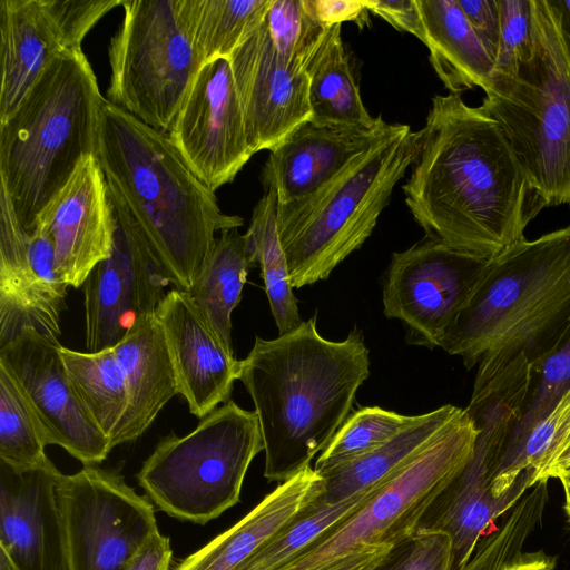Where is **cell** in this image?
Returning a JSON list of instances; mask_svg holds the SVG:
<instances>
[{"mask_svg":"<svg viewBox=\"0 0 570 570\" xmlns=\"http://www.w3.org/2000/svg\"><path fill=\"white\" fill-rule=\"evenodd\" d=\"M403 186L425 236L487 258L524 239L547 204L499 122L460 95H435Z\"/></svg>","mask_w":570,"mask_h":570,"instance_id":"cell-1","label":"cell"},{"mask_svg":"<svg viewBox=\"0 0 570 570\" xmlns=\"http://www.w3.org/2000/svg\"><path fill=\"white\" fill-rule=\"evenodd\" d=\"M313 315L273 340L255 337L239 361L264 442V476L285 482L306 468L351 414L370 375V353L354 328L344 341L324 338Z\"/></svg>","mask_w":570,"mask_h":570,"instance_id":"cell-2","label":"cell"},{"mask_svg":"<svg viewBox=\"0 0 570 570\" xmlns=\"http://www.w3.org/2000/svg\"><path fill=\"white\" fill-rule=\"evenodd\" d=\"M96 157L108 189L134 217L177 289L189 291L216 233L244 220L227 215L166 132L106 99Z\"/></svg>","mask_w":570,"mask_h":570,"instance_id":"cell-3","label":"cell"},{"mask_svg":"<svg viewBox=\"0 0 570 570\" xmlns=\"http://www.w3.org/2000/svg\"><path fill=\"white\" fill-rule=\"evenodd\" d=\"M570 320V225L491 257L441 347L470 370L482 360L529 363L548 353Z\"/></svg>","mask_w":570,"mask_h":570,"instance_id":"cell-4","label":"cell"},{"mask_svg":"<svg viewBox=\"0 0 570 570\" xmlns=\"http://www.w3.org/2000/svg\"><path fill=\"white\" fill-rule=\"evenodd\" d=\"M105 102L79 48L53 59L0 122V186L27 232L80 161L96 156Z\"/></svg>","mask_w":570,"mask_h":570,"instance_id":"cell-5","label":"cell"},{"mask_svg":"<svg viewBox=\"0 0 570 570\" xmlns=\"http://www.w3.org/2000/svg\"><path fill=\"white\" fill-rule=\"evenodd\" d=\"M417 134L393 124L312 197L277 206V228L293 288L326 279L371 236L392 191L412 166Z\"/></svg>","mask_w":570,"mask_h":570,"instance_id":"cell-6","label":"cell"},{"mask_svg":"<svg viewBox=\"0 0 570 570\" xmlns=\"http://www.w3.org/2000/svg\"><path fill=\"white\" fill-rule=\"evenodd\" d=\"M532 52L481 106L499 122L548 206H570V30L553 0H532Z\"/></svg>","mask_w":570,"mask_h":570,"instance_id":"cell-7","label":"cell"},{"mask_svg":"<svg viewBox=\"0 0 570 570\" xmlns=\"http://www.w3.org/2000/svg\"><path fill=\"white\" fill-rule=\"evenodd\" d=\"M528 382V368L520 364L475 375L471 400L464 409L478 430L473 453L433 498L415 528L450 537L452 570L469 562L494 519L510 511L534 485V473L523 471L503 495L497 498L491 491L504 449L519 422Z\"/></svg>","mask_w":570,"mask_h":570,"instance_id":"cell-8","label":"cell"},{"mask_svg":"<svg viewBox=\"0 0 570 570\" xmlns=\"http://www.w3.org/2000/svg\"><path fill=\"white\" fill-rule=\"evenodd\" d=\"M261 451L255 411L229 400L188 434L159 440L136 478L159 510L203 525L239 502L246 472Z\"/></svg>","mask_w":570,"mask_h":570,"instance_id":"cell-9","label":"cell"},{"mask_svg":"<svg viewBox=\"0 0 570 570\" xmlns=\"http://www.w3.org/2000/svg\"><path fill=\"white\" fill-rule=\"evenodd\" d=\"M478 430L464 409L421 451L386 478L348 518L282 570H321L366 547L411 535L433 498L470 460Z\"/></svg>","mask_w":570,"mask_h":570,"instance_id":"cell-10","label":"cell"},{"mask_svg":"<svg viewBox=\"0 0 570 570\" xmlns=\"http://www.w3.org/2000/svg\"><path fill=\"white\" fill-rule=\"evenodd\" d=\"M110 39L107 100L167 132L203 66L178 11V0H122Z\"/></svg>","mask_w":570,"mask_h":570,"instance_id":"cell-11","label":"cell"},{"mask_svg":"<svg viewBox=\"0 0 570 570\" xmlns=\"http://www.w3.org/2000/svg\"><path fill=\"white\" fill-rule=\"evenodd\" d=\"M59 491L69 570H127L159 531L150 500L116 470L91 465L62 474Z\"/></svg>","mask_w":570,"mask_h":570,"instance_id":"cell-12","label":"cell"},{"mask_svg":"<svg viewBox=\"0 0 570 570\" xmlns=\"http://www.w3.org/2000/svg\"><path fill=\"white\" fill-rule=\"evenodd\" d=\"M489 259L429 236L393 253L383 283L384 315L403 322L411 344L441 347Z\"/></svg>","mask_w":570,"mask_h":570,"instance_id":"cell-13","label":"cell"},{"mask_svg":"<svg viewBox=\"0 0 570 570\" xmlns=\"http://www.w3.org/2000/svg\"><path fill=\"white\" fill-rule=\"evenodd\" d=\"M108 193L115 218L112 252L82 284L88 352L115 347L136 323L155 315L171 284L124 203Z\"/></svg>","mask_w":570,"mask_h":570,"instance_id":"cell-14","label":"cell"},{"mask_svg":"<svg viewBox=\"0 0 570 570\" xmlns=\"http://www.w3.org/2000/svg\"><path fill=\"white\" fill-rule=\"evenodd\" d=\"M122 0H0V122L17 109L53 59L81 48L91 28Z\"/></svg>","mask_w":570,"mask_h":570,"instance_id":"cell-15","label":"cell"},{"mask_svg":"<svg viewBox=\"0 0 570 570\" xmlns=\"http://www.w3.org/2000/svg\"><path fill=\"white\" fill-rule=\"evenodd\" d=\"M61 344L32 328L0 347V366L31 409L47 445H59L83 466L99 465L112 450L67 373Z\"/></svg>","mask_w":570,"mask_h":570,"instance_id":"cell-16","label":"cell"},{"mask_svg":"<svg viewBox=\"0 0 570 570\" xmlns=\"http://www.w3.org/2000/svg\"><path fill=\"white\" fill-rule=\"evenodd\" d=\"M166 134L210 190L235 179L253 153L228 58L200 67Z\"/></svg>","mask_w":570,"mask_h":570,"instance_id":"cell-17","label":"cell"},{"mask_svg":"<svg viewBox=\"0 0 570 570\" xmlns=\"http://www.w3.org/2000/svg\"><path fill=\"white\" fill-rule=\"evenodd\" d=\"M67 289L49 235L27 232L0 186V347L28 328L58 338Z\"/></svg>","mask_w":570,"mask_h":570,"instance_id":"cell-18","label":"cell"},{"mask_svg":"<svg viewBox=\"0 0 570 570\" xmlns=\"http://www.w3.org/2000/svg\"><path fill=\"white\" fill-rule=\"evenodd\" d=\"M61 478L50 460L30 468L0 460V552L12 570H69Z\"/></svg>","mask_w":570,"mask_h":570,"instance_id":"cell-19","label":"cell"},{"mask_svg":"<svg viewBox=\"0 0 570 570\" xmlns=\"http://www.w3.org/2000/svg\"><path fill=\"white\" fill-rule=\"evenodd\" d=\"M229 62L253 155L271 150L309 119L306 72L279 57L264 19L234 50Z\"/></svg>","mask_w":570,"mask_h":570,"instance_id":"cell-20","label":"cell"},{"mask_svg":"<svg viewBox=\"0 0 570 570\" xmlns=\"http://www.w3.org/2000/svg\"><path fill=\"white\" fill-rule=\"evenodd\" d=\"M37 226L49 235L57 273L68 287L82 286L90 271L111 255L115 218L106 178L95 155L80 161L42 209Z\"/></svg>","mask_w":570,"mask_h":570,"instance_id":"cell-21","label":"cell"},{"mask_svg":"<svg viewBox=\"0 0 570 570\" xmlns=\"http://www.w3.org/2000/svg\"><path fill=\"white\" fill-rule=\"evenodd\" d=\"M392 126L383 119L371 127L326 126L309 119L301 122L269 150L262 170L264 190H275L277 206L312 197Z\"/></svg>","mask_w":570,"mask_h":570,"instance_id":"cell-22","label":"cell"},{"mask_svg":"<svg viewBox=\"0 0 570 570\" xmlns=\"http://www.w3.org/2000/svg\"><path fill=\"white\" fill-rule=\"evenodd\" d=\"M171 356L179 394L203 419L229 401L239 361L229 351L187 292L171 289L156 309Z\"/></svg>","mask_w":570,"mask_h":570,"instance_id":"cell-23","label":"cell"},{"mask_svg":"<svg viewBox=\"0 0 570 570\" xmlns=\"http://www.w3.org/2000/svg\"><path fill=\"white\" fill-rule=\"evenodd\" d=\"M323 489L321 475L314 468H306L279 483L237 523L170 570H242Z\"/></svg>","mask_w":570,"mask_h":570,"instance_id":"cell-24","label":"cell"},{"mask_svg":"<svg viewBox=\"0 0 570 570\" xmlns=\"http://www.w3.org/2000/svg\"><path fill=\"white\" fill-rule=\"evenodd\" d=\"M112 348L124 372L129 396L120 440L122 444L141 436L179 391L166 337L156 314L136 323Z\"/></svg>","mask_w":570,"mask_h":570,"instance_id":"cell-25","label":"cell"},{"mask_svg":"<svg viewBox=\"0 0 570 570\" xmlns=\"http://www.w3.org/2000/svg\"><path fill=\"white\" fill-rule=\"evenodd\" d=\"M430 62L450 94L481 88L488 91L494 59L488 52L458 0H416Z\"/></svg>","mask_w":570,"mask_h":570,"instance_id":"cell-26","label":"cell"},{"mask_svg":"<svg viewBox=\"0 0 570 570\" xmlns=\"http://www.w3.org/2000/svg\"><path fill=\"white\" fill-rule=\"evenodd\" d=\"M461 411L458 406L445 404L414 415L407 425L383 444L348 463L318 473L324 487L320 498L335 503L376 487L421 451Z\"/></svg>","mask_w":570,"mask_h":570,"instance_id":"cell-27","label":"cell"},{"mask_svg":"<svg viewBox=\"0 0 570 570\" xmlns=\"http://www.w3.org/2000/svg\"><path fill=\"white\" fill-rule=\"evenodd\" d=\"M309 120L326 126L371 127L382 118L366 110L350 57L342 40V24L330 26L308 60Z\"/></svg>","mask_w":570,"mask_h":570,"instance_id":"cell-28","label":"cell"},{"mask_svg":"<svg viewBox=\"0 0 570 570\" xmlns=\"http://www.w3.org/2000/svg\"><path fill=\"white\" fill-rule=\"evenodd\" d=\"M255 265L246 234L237 229L222 232L187 291L210 328L232 352V313Z\"/></svg>","mask_w":570,"mask_h":570,"instance_id":"cell-29","label":"cell"},{"mask_svg":"<svg viewBox=\"0 0 570 570\" xmlns=\"http://www.w3.org/2000/svg\"><path fill=\"white\" fill-rule=\"evenodd\" d=\"M71 383L111 448L120 444L129 396L114 348L78 352L61 346Z\"/></svg>","mask_w":570,"mask_h":570,"instance_id":"cell-30","label":"cell"},{"mask_svg":"<svg viewBox=\"0 0 570 570\" xmlns=\"http://www.w3.org/2000/svg\"><path fill=\"white\" fill-rule=\"evenodd\" d=\"M272 0H178L179 16L202 65L228 58L261 24Z\"/></svg>","mask_w":570,"mask_h":570,"instance_id":"cell-31","label":"cell"},{"mask_svg":"<svg viewBox=\"0 0 570 570\" xmlns=\"http://www.w3.org/2000/svg\"><path fill=\"white\" fill-rule=\"evenodd\" d=\"M245 234L255 263L261 267V276L278 333L286 334L298 327L303 320L293 293L287 259L279 239L277 196L274 189L265 190L255 205Z\"/></svg>","mask_w":570,"mask_h":570,"instance_id":"cell-32","label":"cell"},{"mask_svg":"<svg viewBox=\"0 0 570 570\" xmlns=\"http://www.w3.org/2000/svg\"><path fill=\"white\" fill-rule=\"evenodd\" d=\"M570 391V320L553 347L530 363L529 383L519 422L504 449L491 484L492 494L530 431Z\"/></svg>","mask_w":570,"mask_h":570,"instance_id":"cell-33","label":"cell"},{"mask_svg":"<svg viewBox=\"0 0 570 570\" xmlns=\"http://www.w3.org/2000/svg\"><path fill=\"white\" fill-rule=\"evenodd\" d=\"M379 485L335 503L325 502L320 495L274 535L242 570L284 569L320 537L357 510Z\"/></svg>","mask_w":570,"mask_h":570,"instance_id":"cell-34","label":"cell"},{"mask_svg":"<svg viewBox=\"0 0 570 570\" xmlns=\"http://www.w3.org/2000/svg\"><path fill=\"white\" fill-rule=\"evenodd\" d=\"M517 502L500 527L476 546L460 570H508L523 553L529 535L540 525L548 502V481L535 483Z\"/></svg>","mask_w":570,"mask_h":570,"instance_id":"cell-35","label":"cell"},{"mask_svg":"<svg viewBox=\"0 0 570 570\" xmlns=\"http://www.w3.org/2000/svg\"><path fill=\"white\" fill-rule=\"evenodd\" d=\"M413 417L379 406L358 409L348 415L318 454L314 470L322 473L353 461L391 439Z\"/></svg>","mask_w":570,"mask_h":570,"instance_id":"cell-36","label":"cell"},{"mask_svg":"<svg viewBox=\"0 0 570 570\" xmlns=\"http://www.w3.org/2000/svg\"><path fill=\"white\" fill-rule=\"evenodd\" d=\"M41 429L10 374L0 366V460L30 468L50 459Z\"/></svg>","mask_w":570,"mask_h":570,"instance_id":"cell-37","label":"cell"},{"mask_svg":"<svg viewBox=\"0 0 570 570\" xmlns=\"http://www.w3.org/2000/svg\"><path fill=\"white\" fill-rule=\"evenodd\" d=\"M264 23L284 62L303 70L328 28L307 12L303 0H272Z\"/></svg>","mask_w":570,"mask_h":570,"instance_id":"cell-38","label":"cell"},{"mask_svg":"<svg viewBox=\"0 0 570 570\" xmlns=\"http://www.w3.org/2000/svg\"><path fill=\"white\" fill-rule=\"evenodd\" d=\"M570 432V391L528 434L518 455L497 487L493 495H503L523 471L534 479Z\"/></svg>","mask_w":570,"mask_h":570,"instance_id":"cell-39","label":"cell"},{"mask_svg":"<svg viewBox=\"0 0 570 570\" xmlns=\"http://www.w3.org/2000/svg\"><path fill=\"white\" fill-rule=\"evenodd\" d=\"M498 4L500 39L490 88L517 75L533 43L532 0H498Z\"/></svg>","mask_w":570,"mask_h":570,"instance_id":"cell-40","label":"cell"},{"mask_svg":"<svg viewBox=\"0 0 570 570\" xmlns=\"http://www.w3.org/2000/svg\"><path fill=\"white\" fill-rule=\"evenodd\" d=\"M375 570H452V542L436 531H414L393 546Z\"/></svg>","mask_w":570,"mask_h":570,"instance_id":"cell-41","label":"cell"},{"mask_svg":"<svg viewBox=\"0 0 570 570\" xmlns=\"http://www.w3.org/2000/svg\"><path fill=\"white\" fill-rule=\"evenodd\" d=\"M367 10L401 31L415 36L424 45L426 32L416 0H364Z\"/></svg>","mask_w":570,"mask_h":570,"instance_id":"cell-42","label":"cell"},{"mask_svg":"<svg viewBox=\"0 0 570 570\" xmlns=\"http://www.w3.org/2000/svg\"><path fill=\"white\" fill-rule=\"evenodd\" d=\"M474 32L495 60L500 39L498 0H458Z\"/></svg>","mask_w":570,"mask_h":570,"instance_id":"cell-43","label":"cell"},{"mask_svg":"<svg viewBox=\"0 0 570 570\" xmlns=\"http://www.w3.org/2000/svg\"><path fill=\"white\" fill-rule=\"evenodd\" d=\"M307 12L320 23L330 27L353 21L361 28L368 23L364 0H303Z\"/></svg>","mask_w":570,"mask_h":570,"instance_id":"cell-44","label":"cell"},{"mask_svg":"<svg viewBox=\"0 0 570 570\" xmlns=\"http://www.w3.org/2000/svg\"><path fill=\"white\" fill-rule=\"evenodd\" d=\"M171 560L170 539L158 531L146 541L127 570H170Z\"/></svg>","mask_w":570,"mask_h":570,"instance_id":"cell-45","label":"cell"},{"mask_svg":"<svg viewBox=\"0 0 570 570\" xmlns=\"http://www.w3.org/2000/svg\"><path fill=\"white\" fill-rule=\"evenodd\" d=\"M392 547H366L348 553L321 570H373Z\"/></svg>","mask_w":570,"mask_h":570,"instance_id":"cell-46","label":"cell"},{"mask_svg":"<svg viewBox=\"0 0 570 570\" xmlns=\"http://www.w3.org/2000/svg\"><path fill=\"white\" fill-rule=\"evenodd\" d=\"M570 466V432L558 449L553 452L547 463L538 472L534 484L540 481H548L557 478L560 472Z\"/></svg>","mask_w":570,"mask_h":570,"instance_id":"cell-47","label":"cell"},{"mask_svg":"<svg viewBox=\"0 0 570 570\" xmlns=\"http://www.w3.org/2000/svg\"><path fill=\"white\" fill-rule=\"evenodd\" d=\"M556 561L543 551L522 553L508 570H554Z\"/></svg>","mask_w":570,"mask_h":570,"instance_id":"cell-48","label":"cell"},{"mask_svg":"<svg viewBox=\"0 0 570 570\" xmlns=\"http://www.w3.org/2000/svg\"><path fill=\"white\" fill-rule=\"evenodd\" d=\"M553 2L558 8L564 24L570 30V0H553Z\"/></svg>","mask_w":570,"mask_h":570,"instance_id":"cell-49","label":"cell"},{"mask_svg":"<svg viewBox=\"0 0 570 570\" xmlns=\"http://www.w3.org/2000/svg\"><path fill=\"white\" fill-rule=\"evenodd\" d=\"M561 481L564 491V511L570 522V480L566 478H558Z\"/></svg>","mask_w":570,"mask_h":570,"instance_id":"cell-50","label":"cell"},{"mask_svg":"<svg viewBox=\"0 0 570 570\" xmlns=\"http://www.w3.org/2000/svg\"><path fill=\"white\" fill-rule=\"evenodd\" d=\"M0 570H12L7 558L0 552Z\"/></svg>","mask_w":570,"mask_h":570,"instance_id":"cell-51","label":"cell"},{"mask_svg":"<svg viewBox=\"0 0 570 570\" xmlns=\"http://www.w3.org/2000/svg\"><path fill=\"white\" fill-rule=\"evenodd\" d=\"M561 476H562V478H566V479H568V480H570V466H569V468H567V469H564L562 472H560V473L558 474L557 479H558V478H561Z\"/></svg>","mask_w":570,"mask_h":570,"instance_id":"cell-52","label":"cell"},{"mask_svg":"<svg viewBox=\"0 0 570 570\" xmlns=\"http://www.w3.org/2000/svg\"><path fill=\"white\" fill-rule=\"evenodd\" d=\"M386 554H387V553H386ZM383 559H384V558H383ZM379 564H380V563H379ZM379 564H377V566H379ZM377 566H376V567H377ZM376 567H375L373 570H375V569H376Z\"/></svg>","mask_w":570,"mask_h":570,"instance_id":"cell-53","label":"cell"}]
</instances>
